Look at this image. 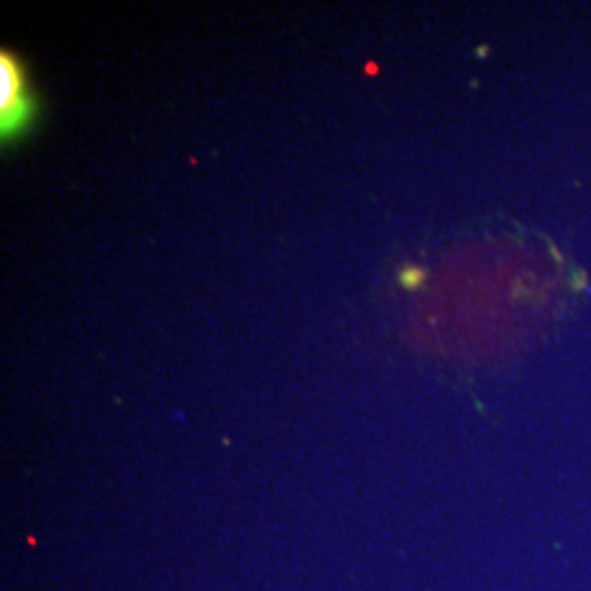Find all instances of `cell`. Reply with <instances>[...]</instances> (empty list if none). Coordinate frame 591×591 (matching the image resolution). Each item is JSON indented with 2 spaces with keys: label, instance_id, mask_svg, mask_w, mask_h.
Instances as JSON below:
<instances>
[{
  "label": "cell",
  "instance_id": "1",
  "mask_svg": "<svg viewBox=\"0 0 591 591\" xmlns=\"http://www.w3.org/2000/svg\"><path fill=\"white\" fill-rule=\"evenodd\" d=\"M0 114H3V138H14L27 127L36 114V101L27 92L25 68L11 53L0 55Z\"/></svg>",
  "mask_w": 591,
  "mask_h": 591
},
{
  "label": "cell",
  "instance_id": "2",
  "mask_svg": "<svg viewBox=\"0 0 591 591\" xmlns=\"http://www.w3.org/2000/svg\"><path fill=\"white\" fill-rule=\"evenodd\" d=\"M399 281L407 289H416L423 281H425V272H423L420 267H405V270L401 272Z\"/></svg>",
  "mask_w": 591,
  "mask_h": 591
}]
</instances>
